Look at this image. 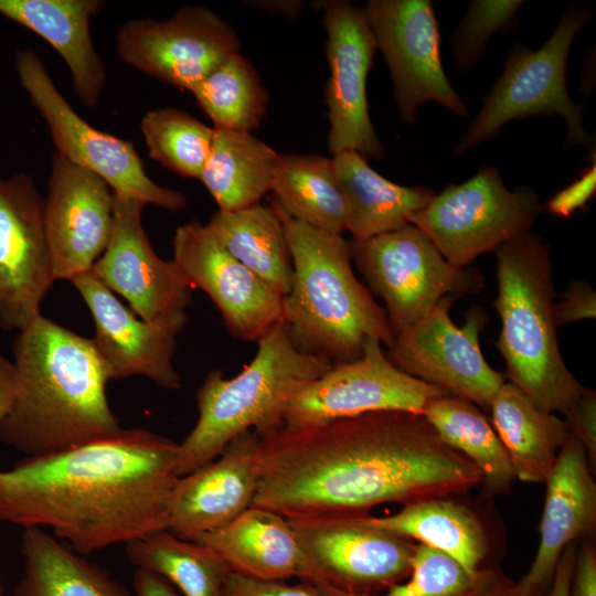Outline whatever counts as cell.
<instances>
[{"mask_svg": "<svg viewBox=\"0 0 596 596\" xmlns=\"http://www.w3.org/2000/svg\"><path fill=\"white\" fill-rule=\"evenodd\" d=\"M480 485L478 468L423 415L381 411L263 437L252 505L287 519L368 514L380 504L456 497Z\"/></svg>", "mask_w": 596, "mask_h": 596, "instance_id": "obj_1", "label": "cell"}, {"mask_svg": "<svg viewBox=\"0 0 596 596\" xmlns=\"http://www.w3.org/2000/svg\"><path fill=\"white\" fill-rule=\"evenodd\" d=\"M178 455V443L134 428L24 457L0 470V521L51 529L83 556L167 530Z\"/></svg>", "mask_w": 596, "mask_h": 596, "instance_id": "obj_2", "label": "cell"}, {"mask_svg": "<svg viewBox=\"0 0 596 596\" xmlns=\"http://www.w3.org/2000/svg\"><path fill=\"white\" fill-rule=\"evenodd\" d=\"M12 343L15 392L0 419V440L25 457L65 450L118 434L109 375L92 339L38 316Z\"/></svg>", "mask_w": 596, "mask_h": 596, "instance_id": "obj_3", "label": "cell"}, {"mask_svg": "<svg viewBox=\"0 0 596 596\" xmlns=\"http://www.w3.org/2000/svg\"><path fill=\"white\" fill-rule=\"evenodd\" d=\"M292 260L283 320L297 348L333 364L361 356L370 339L390 348L395 334L387 315L352 268L350 243L289 216L273 199Z\"/></svg>", "mask_w": 596, "mask_h": 596, "instance_id": "obj_4", "label": "cell"}, {"mask_svg": "<svg viewBox=\"0 0 596 596\" xmlns=\"http://www.w3.org/2000/svg\"><path fill=\"white\" fill-rule=\"evenodd\" d=\"M496 253L498 294L493 307L501 322L496 345L508 377L541 409L566 415L586 387L568 370L560 351L550 246L530 230Z\"/></svg>", "mask_w": 596, "mask_h": 596, "instance_id": "obj_5", "label": "cell"}, {"mask_svg": "<svg viewBox=\"0 0 596 596\" xmlns=\"http://www.w3.org/2000/svg\"><path fill=\"white\" fill-rule=\"evenodd\" d=\"M256 343L255 356L237 375L226 379L214 370L199 387L198 421L179 444L180 477L214 460L246 430L263 438L283 428L290 398L332 366L328 360L299 350L285 321Z\"/></svg>", "mask_w": 596, "mask_h": 596, "instance_id": "obj_6", "label": "cell"}, {"mask_svg": "<svg viewBox=\"0 0 596 596\" xmlns=\"http://www.w3.org/2000/svg\"><path fill=\"white\" fill-rule=\"evenodd\" d=\"M593 15L588 7H571L540 49L532 50L523 43L514 45L453 156H461L492 139L509 121L543 115H560L565 119L567 145L592 149L583 125V105L574 103L568 95L566 67L575 36Z\"/></svg>", "mask_w": 596, "mask_h": 596, "instance_id": "obj_7", "label": "cell"}, {"mask_svg": "<svg viewBox=\"0 0 596 596\" xmlns=\"http://www.w3.org/2000/svg\"><path fill=\"white\" fill-rule=\"evenodd\" d=\"M543 205L530 187L508 189L497 167H482L459 184H448L409 219L455 267H467L479 255L496 252L530 231Z\"/></svg>", "mask_w": 596, "mask_h": 596, "instance_id": "obj_8", "label": "cell"}, {"mask_svg": "<svg viewBox=\"0 0 596 596\" xmlns=\"http://www.w3.org/2000/svg\"><path fill=\"white\" fill-rule=\"evenodd\" d=\"M349 243L356 268L385 305L394 334L425 317L444 297L457 299L483 285L478 270L449 264L413 224Z\"/></svg>", "mask_w": 596, "mask_h": 596, "instance_id": "obj_9", "label": "cell"}, {"mask_svg": "<svg viewBox=\"0 0 596 596\" xmlns=\"http://www.w3.org/2000/svg\"><path fill=\"white\" fill-rule=\"evenodd\" d=\"M15 70L31 103L47 125L57 153L99 175L115 193L169 211L185 207L187 198L182 193L148 177L130 141L91 126L72 108L32 47L17 52Z\"/></svg>", "mask_w": 596, "mask_h": 596, "instance_id": "obj_10", "label": "cell"}, {"mask_svg": "<svg viewBox=\"0 0 596 596\" xmlns=\"http://www.w3.org/2000/svg\"><path fill=\"white\" fill-rule=\"evenodd\" d=\"M448 394L396 368L382 344L370 339L360 358L333 364L290 398L283 428L310 427L381 411L422 415L430 400Z\"/></svg>", "mask_w": 596, "mask_h": 596, "instance_id": "obj_11", "label": "cell"}, {"mask_svg": "<svg viewBox=\"0 0 596 596\" xmlns=\"http://www.w3.org/2000/svg\"><path fill=\"white\" fill-rule=\"evenodd\" d=\"M316 584L363 594H377L411 574L416 544L373 524L368 514L288 519Z\"/></svg>", "mask_w": 596, "mask_h": 596, "instance_id": "obj_12", "label": "cell"}, {"mask_svg": "<svg viewBox=\"0 0 596 596\" xmlns=\"http://www.w3.org/2000/svg\"><path fill=\"white\" fill-rule=\"evenodd\" d=\"M362 9L389 65L401 119L413 124L418 106L427 102L466 118L464 99L443 68L432 1L370 0Z\"/></svg>", "mask_w": 596, "mask_h": 596, "instance_id": "obj_13", "label": "cell"}, {"mask_svg": "<svg viewBox=\"0 0 596 596\" xmlns=\"http://www.w3.org/2000/svg\"><path fill=\"white\" fill-rule=\"evenodd\" d=\"M455 300L444 297L425 317L396 333L386 355L403 372L489 411L504 376L481 353L483 313L473 310L458 327L449 315Z\"/></svg>", "mask_w": 596, "mask_h": 596, "instance_id": "obj_14", "label": "cell"}, {"mask_svg": "<svg viewBox=\"0 0 596 596\" xmlns=\"http://www.w3.org/2000/svg\"><path fill=\"white\" fill-rule=\"evenodd\" d=\"M240 46L230 23L200 6L184 7L163 21L129 20L116 35L124 63L189 92Z\"/></svg>", "mask_w": 596, "mask_h": 596, "instance_id": "obj_15", "label": "cell"}, {"mask_svg": "<svg viewBox=\"0 0 596 596\" xmlns=\"http://www.w3.org/2000/svg\"><path fill=\"white\" fill-rule=\"evenodd\" d=\"M323 25L330 76L324 97L332 156L353 150L365 159H382L385 149L369 115L366 77L376 50L362 8L348 1H324Z\"/></svg>", "mask_w": 596, "mask_h": 596, "instance_id": "obj_16", "label": "cell"}, {"mask_svg": "<svg viewBox=\"0 0 596 596\" xmlns=\"http://www.w3.org/2000/svg\"><path fill=\"white\" fill-rule=\"evenodd\" d=\"M54 278L44 200L28 173L0 177V327L20 331L40 316Z\"/></svg>", "mask_w": 596, "mask_h": 596, "instance_id": "obj_17", "label": "cell"}, {"mask_svg": "<svg viewBox=\"0 0 596 596\" xmlns=\"http://www.w3.org/2000/svg\"><path fill=\"white\" fill-rule=\"evenodd\" d=\"M145 205L114 192L110 240L92 272L140 319L161 323L187 313L194 288L174 260H163L152 249L141 222Z\"/></svg>", "mask_w": 596, "mask_h": 596, "instance_id": "obj_18", "label": "cell"}, {"mask_svg": "<svg viewBox=\"0 0 596 596\" xmlns=\"http://www.w3.org/2000/svg\"><path fill=\"white\" fill-rule=\"evenodd\" d=\"M172 247L182 274L210 297L235 339L257 342L284 321V296L235 259L206 225H180Z\"/></svg>", "mask_w": 596, "mask_h": 596, "instance_id": "obj_19", "label": "cell"}, {"mask_svg": "<svg viewBox=\"0 0 596 596\" xmlns=\"http://www.w3.org/2000/svg\"><path fill=\"white\" fill-rule=\"evenodd\" d=\"M44 223L54 280L92 270L110 240L114 192L96 173L55 152Z\"/></svg>", "mask_w": 596, "mask_h": 596, "instance_id": "obj_20", "label": "cell"}, {"mask_svg": "<svg viewBox=\"0 0 596 596\" xmlns=\"http://www.w3.org/2000/svg\"><path fill=\"white\" fill-rule=\"evenodd\" d=\"M71 281L93 316L96 328L93 341L110 380L139 375L163 389H180L181 379L172 356L187 313L150 323L138 319L92 270Z\"/></svg>", "mask_w": 596, "mask_h": 596, "instance_id": "obj_21", "label": "cell"}, {"mask_svg": "<svg viewBox=\"0 0 596 596\" xmlns=\"http://www.w3.org/2000/svg\"><path fill=\"white\" fill-rule=\"evenodd\" d=\"M262 437L246 430L211 462L178 479L168 507L167 530L194 541L249 507L258 487Z\"/></svg>", "mask_w": 596, "mask_h": 596, "instance_id": "obj_22", "label": "cell"}, {"mask_svg": "<svg viewBox=\"0 0 596 596\" xmlns=\"http://www.w3.org/2000/svg\"><path fill=\"white\" fill-rule=\"evenodd\" d=\"M544 483L538 551L526 574L515 583L522 596L545 592L565 547L592 534L596 525V483L586 449L571 432Z\"/></svg>", "mask_w": 596, "mask_h": 596, "instance_id": "obj_23", "label": "cell"}, {"mask_svg": "<svg viewBox=\"0 0 596 596\" xmlns=\"http://www.w3.org/2000/svg\"><path fill=\"white\" fill-rule=\"evenodd\" d=\"M194 541L213 550L230 571L248 577L318 582L288 519L268 509L252 505Z\"/></svg>", "mask_w": 596, "mask_h": 596, "instance_id": "obj_24", "label": "cell"}, {"mask_svg": "<svg viewBox=\"0 0 596 596\" xmlns=\"http://www.w3.org/2000/svg\"><path fill=\"white\" fill-rule=\"evenodd\" d=\"M100 0H0V14L49 42L66 63L77 98L93 107L106 83V68L89 31Z\"/></svg>", "mask_w": 596, "mask_h": 596, "instance_id": "obj_25", "label": "cell"}, {"mask_svg": "<svg viewBox=\"0 0 596 596\" xmlns=\"http://www.w3.org/2000/svg\"><path fill=\"white\" fill-rule=\"evenodd\" d=\"M334 172L348 206V228L352 241H365L409 224L435 195L426 187L394 183L353 150L332 156Z\"/></svg>", "mask_w": 596, "mask_h": 596, "instance_id": "obj_26", "label": "cell"}, {"mask_svg": "<svg viewBox=\"0 0 596 596\" xmlns=\"http://www.w3.org/2000/svg\"><path fill=\"white\" fill-rule=\"evenodd\" d=\"M489 411L515 478L544 483L568 438L566 422L538 407L511 382L500 386Z\"/></svg>", "mask_w": 596, "mask_h": 596, "instance_id": "obj_27", "label": "cell"}, {"mask_svg": "<svg viewBox=\"0 0 596 596\" xmlns=\"http://www.w3.org/2000/svg\"><path fill=\"white\" fill-rule=\"evenodd\" d=\"M369 519L381 529L445 553L469 571L485 567L489 550L485 528L476 513L454 497L416 501L394 514H369Z\"/></svg>", "mask_w": 596, "mask_h": 596, "instance_id": "obj_28", "label": "cell"}, {"mask_svg": "<svg viewBox=\"0 0 596 596\" xmlns=\"http://www.w3.org/2000/svg\"><path fill=\"white\" fill-rule=\"evenodd\" d=\"M21 554L23 574L13 596H134L44 529H23Z\"/></svg>", "mask_w": 596, "mask_h": 596, "instance_id": "obj_29", "label": "cell"}, {"mask_svg": "<svg viewBox=\"0 0 596 596\" xmlns=\"http://www.w3.org/2000/svg\"><path fill=\"white\" fill-rule=\"evenodd\" d=\"M278 155L252 132L214 128L212 148L199 180L219 210L251 207L270 192Z\"/></svg>", "mask_w": 596, "mask_h": 596, "instance_id": "obj_30", "label": "cell"}, {"mask_svg": "<svg viewBox=\"0 0 596 596\" xmlns=\"http://www.w3.org/2000/svg\"><path fill=\"white\" fill-rule=\"evenodd\" d=\"M217 242L240 263L286 296L292 260L284 225L269 205L217 210L205 224Z\"/></svg>", "mask_w": 596, "mask_h": 596, "instance_id": "obj_31", "label": "cell"}, {"mask_svg": "<svg viewBox=\"0 0 596 596\" xmlns=\"http://www.w3.org/2000/svg\"><path fill=\"white\" fill-rule=\"evenodd\" d=\"M422 415L447 446L478 468L486 496L511 491L517 478L508 454L479 406L448 394L430 400Z\"/></svg>", "mask_w": 596, "mask_h": 596, "instance_id": "obj_32", "label": "cell"}, {"mask_svg": "<svg viewBox=\"0 0 596 596\" xmlns=\"http://www.w3.org/2000/svg\"><path fill=\"white\" fill-rule=\"evenodd\" d=\"M270 192L292 219L316 228L343 234L348 206L332 159L320 155H278Z\"/></svg>", "mask_w": 596, "mask_h": 596, "instance_id": "obj_33", "label": "cell"}, {"mask_svg": "<svg viewBox=\"0 0 596 596\" xmlns=\"http://www.w3.org/2000/svg\"><path fill=\"white\" fill-rule=\"evenodd\" d=\"M126 545L129 561L136 568L152 572L183 596H222L231 572L210 547L160 530Z\"/></svg>", "mask_w": 596, "mask_h": 596, "instance_id": "obj_34", "label": "cell"}, {"mask_svg": "<svg viewBox=\"0 0 596 596\" xmlns=\"http://www.w3.org/2000/svg\"><path fill=\"white\" fill-rule=\"evenodd\" d=\"M326 596H505L514 584L494 567L469 571L445 553L416 544L409 576L377 594L312 583Z\"/></svg>", "mask_w": 596, "mask_h": 596, "instance_id": "obj_35", "label": "cell"}, {"mask_svg": "<svg viewBox=\"0 0 596 596\" xmlns=\"http://www.w3.org/2000/svg\"><path fill=\"white\" fill-rule=\"evenodd\" d=\"M190 93L214 128L242 132L259 127L269 102L258 72L240 52L226 57Z\"/></svg>", "mask_w": 596, "mask_h": 596, "instance_id": "obj_36", "label": "cell"}, {"mask_svg": "<svg viewBox=\"0 0 596 596\" xmlns=\"http://www.w3.org/2000/svg\"><path fill=\"white\" fill-rule=\"evenodd\" d=\"M151 159L170 171L199 179L210 155L214 128L173 107L152 109L141 119Z\"/></svg>", "mask_w": 596, "mask_h": 596, "instance_id": "obj_37", "label": "cell"}, {"mask_svg": "<svg viewBox=\"0 0 596 596\" xmlns=\"http://www.w3.org/2000/svg\"><path fill=\"white\" fill-rule=\"evenodd\" d=\"M520 0H471L450 38L455 67L472 70L481 61L492 35L513 32L518 24Z\"/></svg>", "mask_w": 596, "mask_h": 596, "instance_id": "obj_38", "label": "cell"}, {"mask_svg": "<svg viewBox=\"0 0 596 596\" xmlns=\"http://www.w3.org/2000/svg\"><path fill=\"white\" fill-rule=\"evenodd\" d=\"M302 582V581H301ZM222 596H326L312 583L291 585L286 581H265L235 572L226 576Z\"/></svg>", "mask_w": 596, "mask_h": 596, "instance_id": "obj_39", "label": "cell"}, {"mask_svg": "<svg viewBox=\"0 0 596 596\" xmlns=\"http://www.w3.org/2000/svg\"><path fill=\"white\" fill-rule=\"evenodd\" d=\"M556 327L596 317V294L592 287L574 280L553 306Z\"/></svg>", "mask_w": 596, "mask_h": 596, "instance_id": "obj_40", "label": "cell"}, {"mask_svg": "<svg viewBox=\"0 0 596 596\" xmlns=\"http://www.w3.org/2000/svg\"><path fill=\"white\" fill-rule=\"evenodd\" d=\"M566 424L586 449L590 468L596 467V394L587 389L565 415Z\"/></svg>", "mask_w": 596, "mask_h": 596, "instance_id": "obj_41", "label": "cell"}, {"mask_svg": "<svg viewBox=\"0 0 596 596\" xmlns=\"http://www.w3.org/2000/svg\"><path fill=\"white\" fill-rule=\"evenodd\" d=\"M596 192V164L588 167L571 184L558 191L546 202V210L557 217H568L583 209Z\"/></svg>", "mask_w": 596, "mask_h": 596, "instance_id": "obj_42", "label": "cell"}, {"mask_svg": "<svg viewBox=\"0 0 596 596\" xmlns=\"http://www.w3.org/2000/svg\"><path fill=\"white\" fill-rule=\"evenodd\" d=\"M568 596H596V547L590 540L576 550Z\"/></svg>", "mask_w": 596, "mask_h": 596, "instance_id": "obj_43", "label": "cell"}, {"mask_svg": "<svg viewBox=\"0 0 596 596\" xmlns=\"http://www.w3.org/2000/svg\"><path fill=\"white\" fill-rule=\"evenodd\" d=\"M576 550L574 544L565 547L556 564L549 590L534 596H568Z\"/></svg>", "mask_w": 596, "mask_h": 596, "instance_id": "obj_44", "label": "cell"}, {"mask_svg": "<svg viewBox=\"0 0 596 596\" xmlns=\"http://www.w3.org/2000/svg\"><path fill=\"white\" fill-rule=\"evenodd\" d=\"M132 585L136 596H179L169 582L145 570L136 568Z\"/></svg>", "mask_w": 596, "mask_h": 596, "instance_id": "obj_45", "label": "cell"}, {"mask_svg": "<svg viewBox=\"0 0 596 596\" xmlns=\"http://www.w3.org/2000/svg\"><path fill=\"white\" fill-rule=\"evenodd\" d=\"M15 392L13 362L0 353V419L10 411Z\"/></svg>", "mask_w": 596, "mask_h": 596, "instance_id": "obj_46", "label": "cell"}, {"mask_svg": "<svg viewBox=\"0 0 596 596\" xmlns=\"http://www.w3.org/2000/svg\"><path fill=\"white\" fill-rule=\"evenodd\" d=\"M255 3V2H254ZM255 7H260V8H267V7H276L277 8V12H280V13H284L286 14L287 17H295L298 14L299 12V9L301 7V2L300 1H269V2H257L254 4Z\"/></svg>", "mask_w": 596, "mask_h": 596, "instance_id": "obj_47", "label": "cell"}, {"mask_svg": "<svg viewBox=\"0 0 596 596\" xmlns=\"http://www.w3.org/2000/svg\"><path fill=\"white\" fill-rule=\"evenodd\" d=\"M505 596H522V595L515 589V584H514V587Z\"/></svg>", "mask_w": 596, "mask_h": 596, "instance_id": "obj_48", "label": "cell"}, {"mask_svg": "<svg viewBox=\"0 0 596 596\" xmlns=\"http://www.w3.org/2000/svg\"><path fill=\"white\" fill-rule=\"evenodd\" d=\"M0 596H4V589H3V585H2L1 578H0Z\"/></svg>", "mask_w": 596, "mask_h": 596, "instance_id": "obj_49", "label": "cell"}]
</instances>
